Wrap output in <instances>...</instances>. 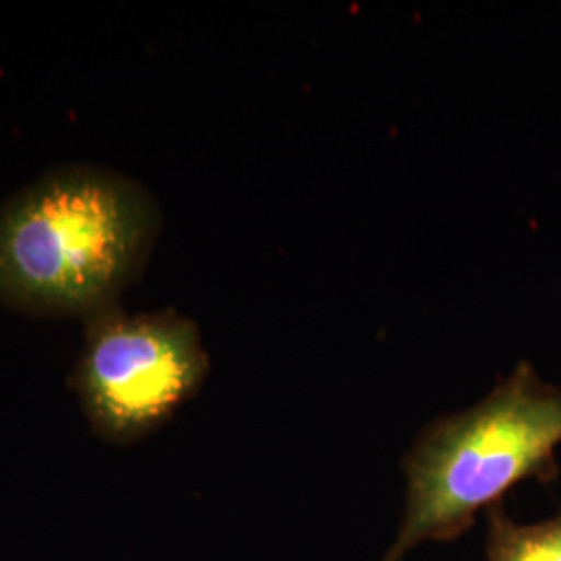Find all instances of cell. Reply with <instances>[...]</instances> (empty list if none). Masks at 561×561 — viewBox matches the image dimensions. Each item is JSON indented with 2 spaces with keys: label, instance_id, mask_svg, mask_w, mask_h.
<instances>
[{
  "label": "cell",
  "instance_id": "277c9868",
  "mask_svg": "<svg viewBox=\"0 0 561 561\" xmlns=\"http://www.w3.org/2000/svg\"><path fill=\"white\" fill-rule=\"evenodd\" d=\"M486 561H561V510L549 520L518 524L502 503L489 510Z\"/></svg>",
  "mask_w": 561,
  "mask_h": 561
},
{
  "label": "cell",
  "instance_id": "7a4b0ae2",
  "mask_svg": "<svg viewBox=\"0 0 561 561\" xmlns=\"http://www.w3.org/2000/svg\"><path fill=\"white\" fill-rule=\"evenodd\" d=\"M560 445L561 385L518 362L481 401L422 428L403 461L400 533L381 561L458 539L518 482L551 477Z\"/></svg>",
  "mask_w": 561,
  "mask_h": 561
},
{
  "label": "cell",
  "instance_id": "6da1fadb",
  "mask_svg": "<svg viewBox=\"0 0 561 561\" xmlns=\"http://www.w3.org/2000/svg\"><path fill=\"white\" fill-rule=\"evenodd\" d=\"M161 227L140 180L96 162L55 164L0 202V304L85 321L140 279Z\"/></svg>",
  "mask_w": 561,
  "mask_h": 561
},
{
  "label": "cell",
  "instance_id": "3957f363",
  "mask_svg": "<svg viewBox=\"0 0 561 561\" xmlns=\"http://www.w3.org/2000/svg\"><path fill=\"white\" fill-rule=\"evenodd\" d=\"M208 373L196 321L173 308L131 314L117 304L85 319L73 382L92 431L129 445L171 421Z\"/></svg>",
  "mask_w": 561,
  "mask_h": 561
}]
</instances>
